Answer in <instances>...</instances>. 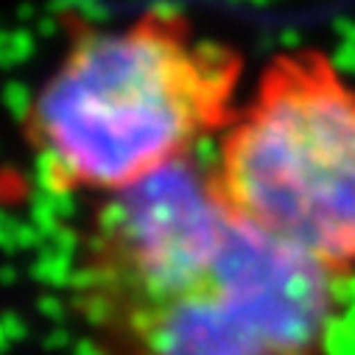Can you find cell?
<instances>
[{
	"label": "cell",
	"mask_w": 355,
	"mask_h": 355,
	"mask_svg": "<svg viewBox=\"0 0 355 355\" xmlns=\"http://www.w3.org/2000/svg\"><path fill=\"white\" fill-rule=\"evenodd\" d=\"M67 302L93 355H330L341 283L243 227L191 157L96 202Z\"/></svg>",
	"instance_id": "6da1fadb"
},
{
	"label": "cell",
	"mask_w": 355,
	"mask_h": 355,
	"mask_svg": "<svg viewBox=\"0 0 355 355\" xmlns=\"http://www.w3.org/2000/svg\"><path fill=\"white\" fill-rule=\"evenodd\" d=\"M241 81L238 48L151 6L121 26L76 23L20 129L48 193L98 202L199 157L232 123Z\"/></svg>",
	"instance_id": "7a4b0ae2"
},
{
	"label": "cell",
	"mask_w": 355,
	"mask_h": 355,
	"mask_svg": "<svg viewBox=\"0 0 355 355\" xmlns=\"http://www.w3.org/2000/svg\"><path fill=\"white\" fill-rule=\"evenodd\" d=\"M210 162L243 227L338 283L355 277V78L330 53H275Z\"/></svg>",
	"instance_id": "3957f363"
}]
</instances>
